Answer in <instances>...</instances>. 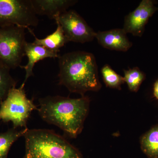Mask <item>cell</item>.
<instances>
[{
  "instance_id": "9a60e30c",
  "label": "cell",
  "mask_w": 158,
  "mask_h": 158,
  "mask_svg": "<svg viewBox=\"0 0 158 158\" xmlns=\"http://www.w3.org/2000/svg\"><path fill=\"white\" fill-rule=\"evenodd\" d=\"M10 69L0 62V104L5 99L12 88H15L16 82L11 77Z\"/></svg>"
},
{
  "instance_id": "5bb4252c",
  "label": "cell",
  "mask_w": 158,
  "mask_h": 158,
  "mask_svg": "<svg viewBox=\"0 0 158 158\" xmlns=\"http://www.w3.org/2000/svg\"><path fill=\"white\" fill-rule=\"evenodd\" d=\"M27 128L18 130L12 128L6 132L0 133V158H8L9 150L15 141L27 131Z\"/></svg>"
},
{
  "instance_id": "5b68a950",
  "label": "cell",
  "mask_w": 158,
  "mask_h": 158,
  "mask_svg": "<svg viewBox=\"0 0 158 158\" xmlns=\"http://www.w3.org/2000/svg\"><path fill=\"white\" fill-rule=\"evenodd\" d=\"M25 30L17 26L0 27V62L10 69L19 67L25 56Z\"/></svg>"
},
{
  "instance_id": "ac0fdd59",
  "label": "cell",
  "mask_w": 158,
  "mask_h": 158,
  "mask_svg": "<svg viewBox=\"0 0 158 158\" xmlns=\"http://www.w3.org/2000/svg\"><path fill=\"white\" fill-rule=\"evenodd\" d=\"M153 95L155 98L158 100V79L154 85Z\"/></svg>"
},
{
  "instance_id": "2e32d148",
  "label": "cell",
  "mask_w": 158,
  "mask_h": 158,
  "mask_svg": "<svg viewBox=\"0 0 158 158\" xmlns=\"http://www.w3.org/2000/svg\"><path fill=\"white\" fill-rule=\"evenodd\" d=\"M125 83L127 84L130 91L137 92L146 78L145 74L138 67L123 70Z\"/></svg>"
},
{
  "instance_id": "9c48e42d",
  "label": "cell",
  "mask_w": 158,
  "mask_h": 158,
  "mask_svg": "<svg viewBox=\"0 0 158 158\" xmlns=\"http://www.w3.org/2000/svg\"><path fill=\"white\" fill-rule=\"evenodd\" d=\"M127 34L123 29H114L96 32L95 38L98 43L105 48L126 52L133 45Z\"/></svg>"
},
{
  "instance_id": "30bf717a",
  "label": "cell",
  "mask_w": 158,
  "mask_h": 158,
  "mask_svg": "<svg viewBox=\"0 0 158 158\" xmlns=\"http://www.w3.org/2000/svg\"><path fill=\"white\" fill-rule=\"evenodd\" d=\"M25 56L27 57L28 62L25 66L20 65V68L26 71L24 81L21 85L20 88H24L26 82L30 77L33 75V69L37 62L46 58H59L60 55L58 52L50 50L44 47L37 45L34 43L27 42L25 48Z\"/></svg>"
},
{
  "instance_id": "277c9868",
  "label": "cell",
  "mask_w": 158,
  "mask_h": 158,
  "mask_svg": "<svg viewBox=\"0 0 158 158\" xmlns=\"http://www.w3.org/2000/svg\"><path fill=\"white\" fill-rule=\"evenodd\" d=\"M34 110H37V106L27 98L24 88L15 87L0 104V120L5 123L11 122L14 128H26L28 119Z\"/></svg>"
},
{
  "instance_id": "6da1fadb",
  "label": "cell",
  "mask_w": 158,
  "mask_h": 158,
  "mask_svg": "<svg viewBox=\"0 0 158 158\" xmlns=\"http://www.w3.org/2000/svg\"><path fill=\"white\" fill-rule=\"evenodd\" d=\"M39 103L37 110L44 121L56 126L71 138H76L81 132L90 107L88 96H48L40 98Z\"/></svg>"
},
{
  "instance_id": "7c38bea8",
  "label": "cell",
  "mask_w": 158,
  "mask_h": 158,
  "mask_svg": "<svg viewBox=\"0 0 158 158\" xmlns=\"http://www.w3.org/2000/svg\"><path fill=\"white\" fill-rule=\"evenodd\" d=\"M56 30L50 35L43 39H39L35 36L31 28L28 29L34 37V43L41 46L53 52H59V49L68 42L61 26L57 24Z\"/></svg>"
},
{
  "instance_id": "4fadbf2b",
  "label": "cell",
  "mask_w": 158,
  "mask_h": 158,
  "mask_svg": "<svg viewBox=\"0 0 158 158\" xmlns=\"http://www.w3.org/2000/svg\"><path fill=\"white\" fill-rule=\"evenodd\" d=\"M141 150L148 158H158V124L154 126L140 138Z\"/></svg>"
},
{
  "instance_id": "52a82bcc",
  "label": "cell",
  "mask_w": 158,
  "mask_h": 158,
  "mask_svg": "<svg viewBox=\"0 0 158 158\" xmlns=\"http://www.w3.org/2000/svg\"><path fill=\"white\" fill-rule=\"evenodd\" d=\"M55 20L61 26L68 42L83 44L95 38L96 32L75 10L65 11Z\"/></svg>"
},
{
  "instance_id": "3957f363",
  "label": "cell",
  "mask_w": 158,
  "mask_h": 158,
  "mask_svg": "<svg viewBox=\"0 0 158 158\" xmlns=\"http://www.w3.org/2000/svg\"><path fill=\"white\" fill-rule=\"evenodd\" d=\"M24 137L23 158H83L76 148L53 131L28 129Z\"/></svg>"
},
{
  "instance_id": "8992f818",
  "label": "cell",
  "mask_w": 158,
  "mask_h": 158,
  "mask_svg": "<svg viewBox=\"0 0 158 158\" xmlns=\"http://www.w3.org/2000/svg\"><path fill=\"white\" fill-rule=\"evenodd\" d=\"M38 23L31 0H0V27L17 26L28 29Z\"/></svg>"
},
{
  "instance_id": "7a4b0ae2",
  "label": "cell",
  "mask_w": 158,
  "mask_h": 158,
  "mask_svg": "<svg viewBox=\"0 0 158 158\" xmlns=\"http://www.w3.org/2000/svg\"><path fill=\"white\" fill-rule=\"evenodd\" d=\"M59 59V85L82 96L88 91L100 90L98 67L93 54L75 51L60 56Z\"/></svg>"
},
{
  "instance_id": "e0dca14e",
  "label": "cell",
  "mask_w": 158,
  "mask_h": 158,
  "mask_svg": "<svg viewBox=\"0 0 158 158\" xmlns=\"http://www.w3.org/2000/svg\"><path fill=\"white\" fill-rule=\"evenodd\" d=\"M101 72L103 80L107 87L121 90V85L125 83L123 77L116 73L108 64H106L102 67Z\"/></svg>"
},
{
  "instance_id": "ba28073f",
  "label": "cell",
  "mask_w": 158,
  "mask_h": 158,
  "mask_svg": "<svg viewBox=\"0 0 158 158\" xmlns=\"http://www.w3.org/2000/svg\"><path fill=\"white\" fill-rule=\"evenodd\" d=\"M158 10L152 0H142L134 11L125 17L123 30L127 34L141 37L150 18Z\"/></svg>"
},
{
  "instance_id": "8fae6325",
  "label": "cell",
  "mask_w": 158,
  "mask_h": 158,
  "mask_svg": "<svg viewBox=\"0 0 158 158\" xmlns=\"http://www.w3.org/2000/svg\"><path fill=\"white\" fill-rule=\"evenodd\" d=\"M37 15H46L51 19H56L60 15L67 11L77 1L75 0H31Z\"/></svg>"
}]
</instances>
